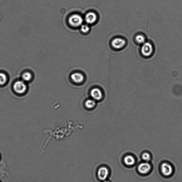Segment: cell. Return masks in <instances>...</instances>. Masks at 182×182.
<instances>
[{"label": "cell", "mask_w": 182, "mask_h": 182, "mask_svg": "<svg viewBox=\"0 0 182 182\" xmlns=\"http://www.w3.org/2000/svg\"><path fill=\"white\" fill-rule=\"evenodd\" d=\"M13 89L15 92L18 94H22L27 91V84L22 80H17L14 83L13 86Z\"/></svg>", "instance_id": "cell-1"}, {"label": "cell", "mask_w": 182, "mask_h": 182, "mask_svg": "<svg viewBox=\"0 0 182 182\" xmlns=\"http://www.w3.org/2000/svg\"><path fill=\"white\" fill-rule=\"evenodd\" d=\"M69 23L72 27H77L81 26L83 23V19L79 15L74 14L70 16L68 19Z\"/></svg>", "instance_id": "cell-2"}, {"label": "cell", "mask_w": 182, "mask_h": 182, "mask_svg": "<svg viewBox=\"0 0 182 182\" xmlns=\"http://www.w3.org/2000/svg\"><path fill=\"white\" fill-rule=\"evenodd\" d=\"M153 47L151 44L148 42H145L143 44L141 48V52L144 57H149L153 53Z\"/></svg>", "instance_id": "cell-3"}, {"label": "cell", "mask_w": 182, "mask_h": 182, "mask_svg": "<svg viewBox=\"0 0 182 182\" xmlns=\"http://www.w3.org/2000/svg\"><path fill=\"white\" fill-rule=\"evenodd\" d=\"M125 39L121 37H117L113 39L111 42V45L116 50H120L124 48L126 45Z\"/></svg>", "instance_id": "cell-4"}, {"label": "cell", "mask_w": 182, "mask_h": 182, "mask_svg": "<svg viewBox=\"0 0 182 182\" xmlns=\"http://www.w3.org/2000/svg\"><path fill=\"white\" fill-rule=\"evenodd\" d=\"M91 95L93 99L96 101L102 99L103 96L102 91L99 88H93L91 90Z\"/></svg>", "instance_id": "cell-5"}, {"label": "cell", "mask_w": 182, "mask_h": 182, "mask_svg": "<svg viewBox=\"0 0 182 182\" xmlns=\"http://www.w3.org/2000/svg\"><path fill=\"white\" fill-rule=\"evenodd\" d=\"M72 81L77 84H80L82 83L84 80V76L81 73L75 72L72 74L70 76Z\"/></svg>", "instance_id": "cell-6"}, {"label": "cell", "mask_w": 182, "mask_h": 182, "mask_svg": "<svg viewBox=\"0 0 182 182\" xmlns=\"http://www.w3.org/2000/svg\"><path fill=\"white\" fill-rule=\"evenodd\" d=\"M109 174V170L107 168L101 167L98 170V176L100 180H104L107 178Z\"/></svg>", "instance_id": "cell-7"}, {"label": "cell", "mask_w": 182, "mask_h": 182, "mask_svg": "<svg viewBox=\"0 0 182 182\" xmlns=\"http://www.w3.org/2000/svg\"><path fill=\"white\" fill-rule=\"evenodd\" d=\"M85 19L87 23L92 24L94 23L96 21L97 16L94 13L89 12L86 15Z\"/></svg>", "instance_id": "cell-8"}, {"label": "cell", "mask_w": 182, "mask_h": 182, "mask_svg": "<svg viewBox=\"0 0 182 182\" xmlns=\"http://www.w3.org/2000/svg\"><path fill=\"white\" fill-rule=\"evenodd\" d=\"M161 170L163 174L167 176L171 175L173 171L171 165L166 163H164L162 165Z\"/></svg>", "instance_id": "cell-9"}, {"label": "cell", "mask_w": 182, "mask_h": 182, "mask_svg": "<svg viewBox=\"0 0 182 182\" xmlns=\"http://www.w3.org/2000/svg\"><path fill=\"white\" fill-rule=\"evenodd\" d=\"M151 168L150 164L147 163H142L139 165L138 167V170L139 173L145 174L150 171Z\"/></svg>", "instance_id": "cell-10"}, {"label": "cell", "mask_w": 182, "mask_h": 182, "mask_svg": "<svg viewBox=\"0 0 182 182\" xmlns=\"http://www.w3.org/2000/svg\"><path fill=\"white\" fill-rule=\"evenodd\" d=\"M85 104L87 108L88 109H92L96 106V103L94 100L89 99L86 100Z\"/></svg>", "instance_id": "cell-11"}, {"label": "cell", "mask_w": 182, "mask_h": 182, "mask_svg": "<svg viewBox=\"0 0 182 182\" xmlns=\"http://www.w3.org/2000/svg\"><path fill=\"white\" fill-rule=\"evenodd\" d=\"M32 74L29 72H26L23 73L22 75V80L25 82H29L32 79Z\"/></svg>", "instance_id": "cell-12"}, {"label": "cell", "mask_w": 182, "mask_h": 182, "mask_svg": "<svg viewBox=\"0 0 182 182\" xmlns=\"http://www.w3.org/2000/svg\"><path fill=\"white\" fill-rule=\"evenodd\" d=\"M136 41L139 44H143L145 43L146 39L145 36L142 34H138L135 37Z\"/></svg>", "instance_id": "cell-13"}, {"label": "cell", "mask_w": 182, "mask_h": 182, "mask_svg": "<svg viewBox=\"0 0 182 182\" xmlns=\"http://www.w3.org/2000/svg\"><path fill=\"white\" fill-rule=\"evenodd\" d=\"M124 163L128 165H132L135 163V160L133 157L131 155L127 156L124 159Z\"/></svg>", "instance_id": "cell-14"}, {"label": "cell", "mask_w": 182, "mask_h": 182, "mask_svg": "<svg viewBox=\"0 0 182 182\" xmlns=\"http://www.w3.org/2000/svg\"><path fill=\"white\" fill-rule=\"evenodd\" d=\"M8 81V77L5 73L0 72V86L5 85Z\"/></svg>", "instance_id": "cell-15"}, {"label": "cell", "mask_w": 182, "mask_h": 182, "mask_svg": "<svg viewBox=\"0 0 182 182\" xmlns=\"http://www.w3.org/2000/svg\"><path fill=\"white\" fill-rule=\"evenodd\" d=\"M81 30L84 33H87L90 30V27L87 25H83L81 27Z\"/></svg>", "instance_id": "cell-16"}, {"label": "cell", "mask_w": 182, "mask_h": 182, "mask_svg": "<svg viewBox=\"0 0 182 182\" xmlns=\"http://www.w3.org/2000/svg\"><path fill=\"white\" fill-rule=\"evenodd\" d=\"M142 158L145 161H148L150 160V155L148 153H145L143 155Z\"/></svg>", "instance_id": "cell-17"}, {"label": "cell", "mask_w": 182, "mask_h": 182, "mask_svg": "<svg viewBox=\"0 0 182 182\" xmlns=\"http://www.w3.org/2000/svg\"><path fill=\"white\" fill-rule=\"evenodd\" d=\"M104 182H109L108 181H104Z\"/></svg>", "instance_id": "cell-18"}]
</instances>
